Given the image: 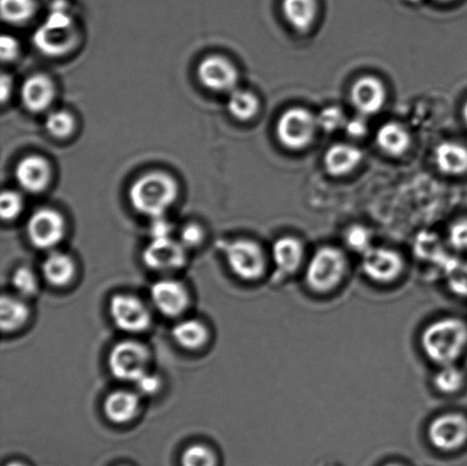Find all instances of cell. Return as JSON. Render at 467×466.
I'll return each instance as SVG.
<instances>
[{
    "mask_svg": "<svg viewBox=\"0 0 467 466\" xmlns=\"http://www.w3.org/2000/svg\"><path fill=\"white\" fill-rule=\"evenodd\" d=\"M421 345L439 366L456 364L467 347V324L456 317L437 319L422 332Z\"/></svg>",
    "mask_w": 467,
    "mask_h": 466,
    "instance_id": "cell-1",
    "label": "cell"
},
{
    "mask_svg": "<svg viewBox=\"0 0 467 466\" xmlns=\"http://www.w3.org/2000/svg\"><path fill=\"white\" fill-rule=\"evenodd\" d=\"M178 184L167 172H148L133 181L129 189V199L140 214L158 218L175 203Z\"/></svg>",
    "mask_w": 467,
    "mask_h": 466,
    "instance_id": "cell-2",
    "label": "cell"
},
{
    "mask_svg": "<svg viewBox=\"0 0 467 466\" xmlns=\"http://www.w3.org/2000/svg\"><path fill=\"white\" fill-rule=\"evenodd\" d=\"M348 270V257L341 248L331 246L320 248L306 265V286L319 295H327L344 283Z\"/></svg>",
    "mask_w": 467,
    "mask_h": 466,
    "instance_id": "cell-3",
    "label": "cell"
},
{
    "mask_svg": "<svg viewBox=\"0 0 467 466\" xmlns=\"http://www.w3.org/2000/svg\"><path fill=\"white\" fill-rule=\"evenodd\" d=\"M77 33L68 11H51L47 20L35 31L34 43L48 56H61L73 50Z\"/></svg>",
    "mask_w": 467,
    "mask_h": 466,
    "instance_id": "cell-4",
    "label": "cell"
},
{
    "mask_svg": "<svg viewBox=\"0 0 467 466\" xmlns=\"http://www.w3.org/2000/svg\"><path fill=\"white\" fill-rule=\"evenodd\" d=\"M317 130V117L304 108L287 110L276 124V135L280 144L295 150L313 143Z\"/></svg>",
    "mask_w": 467,
    "mask_h": 466,
    "instance_id": "cell-5",
    "label": "cell"
},
{
    "mask_svg": "<svg viewBox=\"0 0 467 466\" xmlns=\"http://www.w3.org/2000/svg\"><path fill=\"white\" fill-rule=\"evenodd\" d=\"M227 261L231 270L244 281H258L268 268L264 248L251 239H238L227 248Z\"/></svg>",
    "mask_w": 467,
    "mask_h": 466,
    "instance_id": "cell-6",
    "label": "cell"
},
{
    "mask_svg": "<svg viewBox=\"0 0 467 466\" xmlns=\"http://www.w3.org/2000/svg\"><path fill=\"white\" fill-rule=\"evenodd\" d=\"M150 354L145 345L136 341H122L110 354L109 365L114 377L135 383L148 368Z\"/></svg>",
    "mask_w": 467,
    "mask_h": 466,
    "instance_id": "cell-7",
    "label": "cell"
},
{
    "mask_svg": "<svg viewBox=\"0 0 467 466\" xmlns=\"http://www.w3.org/2000/svg\"><path fill=\"white\" fill-rule=\"evenodd\" d=\"M363 270L373 282L391 284L402 277L404 261L393 248L373 247L363 255Z\"/></svg>",
    "mask_w": 467,
    "mask_h": 466,
    "instance_id": "cell-8",
    "label": "cell"
},
{
    "mask_svg": "<svg viewBox=\"0 0 467 466\" xmlns=\"http://www.w3.org/2000/svg\"><path fill=\"white\" fill-rule=\"evenodd\" d=\"M430 442L440 451H456L467 442V417L461 413H446L429 425Z\"/></svg>",
    "mask_w": 467,
    "mask_h": 466,
    "instance_id": "cell-9",
    "label": "cell"
},
{
    "mask_svg": "<svg viewBox=\"0 0 467 466\" xmlns=\"http://www.w3.org/2000/svg\"><path fill=\"white\" fill-rule=\"evenodd\" d=\"M65 221L63 217L50 208L39 209L28 221V235L35 248H54L63 239Z\"/></svg>",
    "mask_w": 467,
    "mask_h": 466,
    "instance_id": "cell-10",
    "label": "cell"
},
{
    "mask_svg": "<svg viewBox=\"0 0 467 466\" xmlns=\"http://www.w3.org/2000/svg\"><path fill=\"white\" fill-rule=\"evenodd\" d=\"M110 315L115 325L128 333L144 332L151 324L149 309L133 296H114L110 303Z\"/></svg>",
    "mask_w": 467,
    "mask_h": 466,
    "instance_id": "cell-11",
    "label": "cell"
},
{
    "mask_svg": "<svg viewBox=\"0 0 467 466\" xmlns=\"http://www.w3.org/2000/svg\"><path fill=\"white\" fill-rule=\"evenodd\" d=\"M143 260L157 272H171L185 265L186 248L171 238H153L144 250Z\"/></svg>",
    "mask_w": 467,
    "mask_h": 466,
    "instance_id": "cell-12",
    "label": "cell"
},
{
    "mask_svg": "<svg viewBox=\"0 0 467 466\" xmlns=\"http://www.w3.org/2000/svg\"><path fill=\"white\" fill-rule=\"evenodd\" d=\"M198 77L204 87L212 92H231L237 88L238 73L237 68L224 56L206 57L198 68Z\"/></svg>",
    "mask_w": 467,
    "mask_h": 466,
    "instance_id": "cell-13",
    "label": "cell"
},
{
    "mask_svg": "<svg viewBox=\"0 0 467 466\" xmlns=\"http://www.w3.org/2000/svg\"><path fill=\"white\" fill-rule=\"evenodd\" d=\"M385 97L384 84L372 75L359 78L350 91L351 103L365 117L379 112L384 108Z\"/></svg>",
    "mask_w": 467,
    "mask_h": 466,
    "instance_id": "cell-14",
    "label": "cell"
},
{
    "mask_svg": "<svg viewBox=\"0 0 467 466\" xmlns=\"http://www.w3.org/2000/svg\"><path fill=\"white\" fill-rule=\"evenodd\" d=\"M51 177L50 163L40 155H29L22 159L15 168L17 183L29 193L43 192L50 184Z\"/></svg>",
    "mask_w": 467,
    "mask_h": 466,
    "instance_id": "cell-15",
    "label": "cell"
},
{
    "mask_svg": "<svg viewBox=\"0 0 467 466\" xmlns=\"http://www.w3.org/2000/svg\"><path fill=\"white\" fill-rule=\"evenodd\" d=\"M151 298L160 313L169 317L180 315L189 305V295L180 282L173 279H162L153 284Z\"/></svg>",
    "mask_w": 467,
    "mask_h": 466,
    "instance_id": "cell-16",
    "label": "cell"
},
{
    "mask_svg": "<svg viewBox=\"0 0 467 466\" xmlns=\"http://www.w3.org/2000/svg\"><path fill=\"white\" fill-rule=\"evenodd\" d=\"M55 86L47 75L34 74L25 80L21 88V100L30 112L46 111L55 99Z\"/></svg>",
    "mask_w": 467,
    "mask_h": 466,
    "instance_id": "cell-17",
    "label": "cell"
},
{
    "mask_svg": "<svg viewBox=\"0 0 467 466\" xmlns=\"http://www.w3.org/2000/svg\"><path fill=\"white\" fill-rule=\"evenodd\" d=\"M306 259V248L299 238H280L273 246V260L277 272L291 277L302 267Z\"/></svg>",
    "mask_w": 467,
    "mask_h": 466,
    "instance_id": "cell-18",
    "label": "cell"
},
{
    "mask_svg": "<svg viewBox=\"0 0 467 466\" xmlns=\"http://www.w3.org/2000/svg\"><path fill=\"white\" fill-rule=\"evenodd\" d=\"M362 150L354 145L339 143L332 145L325 153L324 164L332 176L350 174L363 161Z\"/></svg>",
    "mask_w": 467,
    "mask_h": 466,
    "instance_id": "cell-19",
    "label": "cell"
},
{
    "mask_svg": "<svg viewBox=\"0 0 467 466\" xmlns=\"http://www.w3.org/2000/svg\"><path fill=\"white\" fill-rule=\"evenodd\" d=\"M434 161L444 175L460 176L467 172V148L457 141H446L434 150Z\"/></svg>",
    "mask_w": 467,
    "mask_h": 466,
    "instance_id": "cell-20",
    "label": "cell"
},
{
    "mask_svg": "<svg viewBox=\"0 0 467 466\" xmlns=\"http://www.w3.org/2000/svg\"><path fill=\"white\" fill-rule=\"evenodd\" d=\"M140 406L138 393L128 392V390H117L106 397L104 413L110 421L122 424L135 419Z\"/></svg>",
    "mask_w": 467,
    "mask_h": 466,
    "instance_id": "cell-21",
    "label": "cell"
},
{
    "mask_svg": "<svg viewBox=\"0 0 467 466\" xmlns=\"http://www.w3.org/2000/svg\"><path fill=\"white\" fill-rule=\"evenodd\" d=\"M376 143L385 154L400 157L407 152L412 139L406 127L398 122H386L376 134Z\"/></svg>",
    "mask_w": 467,
    "mask_h": 466,
    "instance_id": "cell-22",
    "label": "cell"
},
{
    "mask_svg": "<svg viewBox=\"0 0 467 466\" xmlns=\"http://www.w3.org/2000/svg\"><path fill=\"white\" fill-rule=\"evenodd\" d=\"M283 13L293 28L305 33L317 17V0H283Z\"/></svg>",
    "mask_w": 467,
    "mask_h": 466,
    "instance_id": "cell-23",
    "label": "cell"
},
{
    "mask_svg": "<svg viewBox=\"0 0 467 466\" xmlns=\"http://www.w3.org/2000/svg\"><path fill=\"white\" fill-rule=\"evenodd\" d=\"M42 270L44 279L52 286H64L73 281L75 266L70 256L53 252L44 259Z\"/></svg>",
    "mask_w": 467,
    "mask_h": 466,
    "instance_id": "cell-24",
    "label": "cell"
},
{
    "mask_svg": "<svg viewBox=\"0 0 467 466\" xmlns=\"http://www.w3.org/2000/svg\"><path fill=\"white\" fill-rule=\"evenodd\" d=\"M29 317V308L24 301L15 296H4L0 301V326L4 332H12L24 325Z\"/></svg>",
    "mask_w": 467,
    "mask_h": 466,
    "instance_id": "cell-25",
    "label": "cell"
},
{
    "mask_svg": "<svg viewBox=\"0 0 467 466\" xmlns=\"http://www.w3.org/2000/svg\"><path fill=\"white\" fill-rule=\"evenodd\" d=\"M173 339L178 345L186 349L202 347L208 340L206 326L198 319H185L172 328Z\"/></svg>",
    "mask_w": 467,
    "mask_h": 466,
    "instance_id": "cell-26",
    "label": "cell"
},
{
    "mask_svg": "<svg viewBox=\"0 0 467 466\" xmlns=\"http://www.w3.org/2000/svg\"><path fill=\"white\" fill-rule=\"evenodd\" d=\"M227 108L229 113L239 121H248L256 117L259 111V100L250 91L235 88L229 92V99L227 102Z\"/></svg>",
    "mask_w": 467,
    "mask_h": 466,
    "instance_id": "cell-27",
    "label": "cell"
},
{
    "mask_svg": "<svg viewBox=\"0 0 467 466\" xmlns=\"http://www.w3.org/2000/svg\"><path fill=\"white\" fill-rule=\"evenodd\" d=\"M433 384L439 393L455 394L465 385V374L456 364L440 366L433 377Z\"/></svg>",
    "mask_w": 467,
    "mask_h": 466,
    "instance_id": "cell-28",
    "label": "cell"
},
{
    "mask_svg": "<svg viewBox=\"0 0 467 466\" xmlns=\"http://www.w3.org/2000/svg\"><path fill=\"white\" fill-rule=\"evenodd\" d=\"M3 20L11 24H22L37 12V0H2Z\"/></svg>",
    "mask_w": 467,
    "mask_h": 466,
    "instance_id": "cell-29",
    "label": "cell"
},
{
    "mask_svg": "<svg viewBox=\"0 0 467 466\" xmlns=\"http://www.w3.org/2000/svg\"><path fill=\"white\" fill-rule=\"evenodd\" d=\"M443 269L451 291L455 293L456 296L467 298V261L448 259Z\"/></svg>",
    "mask_w": 467,
    "mask_h": 466,
    "instance_id": "cell-30",
    "label": "cell"
},
{
    "mask_svg": "<svg viewBox=\"0 0 467 466\" xmlns=\"http://www.w3.org/2000/svg\"><path fill=\"white\" fill-rule=\"evenodd\" d=\"M44 127L55 139H66L74 131L75 120L68 111H54L48 115Z\"/></svg>",
    "mask_w": 467,
    "mask_h": 466,
    "instance_id": "cell-31",
    "label": "cell"
},
{
    "mask_svg": "<svg viewBox=\"0 0 467 466\" xmlns=\"http://www.w3.org/2000/svg\"><path fill=\"white\" fill-rule=\"evenodd\" d=\"M345 239L351 250L362 255L373 248L371 230L362 225H354L346 229Z\"/></svg>",
    "mask_w": 467,
    "mask_h": 466,
    "instance_id": "cell-32",
    "label": "cell"
},
{
    "mask_svg": "<svg viewBox=\"0 0 467 466\" xmlns=\"http://www.w3.org/2000/svg\"><path fill=\"white\" fill-rule=\"evenodd\" d=\"M345 122L344 111L337 106H327L317 115L318 128L325 132L339 131L341 128H345Z\"/></svg>",
    "mask_w": 467,
    "mask_h": 466,
    "instance_id": "cell-33",
    "label": "cell"
},
{
    "mask_svg": "<svg viewBox=\"0 0 467 466\" xmlns=\"http://www.w3.org/2000/svg\"><path fill=\"white\" fill-rule=\"evenodd\" d=\"M182 466H216V459L209 448L193 445L184 451L181 456Z\"/></svg>",
    "mask_w": 467,
    "mask_h": 466,
    "instance_id": "cell-34",
    "label": "cell"
},
{
    "mask_svg": "<svg viewBox=\"0 0 467 466\" xmlns=\"http://www.w3.org/2000/svg\"><path fill=\"white\" fill-rule=\"evenodd\" d=\"M12 284L15 290L22 296H31L38 290V281L29 268L21 267L13 274Z\"/></svg>",
    "mask_w": 467,
    "mask_h": 466,
    "instance_id": "cell-35",
    "label": "cell"
},
{
    "mask_svg": "<svg viewBox=\"0 0 467 466\" xmlns=\"http://www.w3.org/2000/svg\"><path fill=\"white\" fill-rule=\"evenodd\" d=\"M24 199L16 190L6 189L0 199V215L4 220H13L21 214Z\"/></svg>",
    "mask_w": 467,
    "mask_h": 466,
    "instance_id": "cell-36",
    "label": "cell"
},
{
    "mask_svg": "<svg viewBox=\"0 0 467 466\" xmlns=\"http://www.w3.org/2000/svg\"><path fill=\"white\" fill-rule=\"evenodd\" d=\"M448 242L458 251H467V218L457 220L451 226Z\"/></svg>",
    "mask_w": 467,
    "mask_h": 466,
    "instance_id": "cell-37",
    "label": "cell"
},
{
    "mask_svg": "<svg viewBox=\"0 0 467 466\" xmlns=\"http://www.w3.org/2000/svg\"><path fill=\"white\" fill-rule=\"evenodd\" d=\"M133 383L136 384L137 393L144 394V396H152L157 393L161 385L159 377L149 372H145L143 375L138 377Z\"/></svg>",
    "mask_w": 467,
    "mask_h": 466,
    "instance_id": "cell-38",
    "label": "cell"
},
{
    "mask_svg": "<svg viewBox=\"0 0 467 466\" xmlns=\"http://www.w3.org/2000/svg\"><path fill=\"white\" fill-rule=\"evenodd\" d=\"M20 54V44L10 34L2 35L0 39V55L4 62H12Z\"/></svg>",
    "mask_w": 467,
    "mask_h": 466,
    "instance_id": "cell-39",
    "label": "cell"
},
{
    "mask_svg": "<svg viewBox=\"0 0 467 466\" xmlns=\"http://www.w3.org/2000/svg\"><path fill=\"white\" fill-rule=\"evenodd\" d=\"M203 232L197 225H189L181 230L180 243L186 248L198 247L202 242Z\"/></svg>",
    "mask_w": 467,
    "mask_h": 466,
    "instance_id": "cell-40",
    "label": "cell"
},
{
    "mask_svg": "<svg viewBox=\"0 0 467 466\" xmlns=\"http://www.w3.org/2000/svg\"><path fill=\"white\" fill-rule=\"evenodd\" d=\"M363 117H354L346 119L345 130L346 134L353 137V139H363L366 136L368 131V124L366 119Z\"/></svg>",
    "mask_w": 467,
    "mask_h": 466,
    "instance_id": "cell-41",
    "label": "cell"
},
{
    "mask_svg": "<svg viewBox=\"0 0 467 466\" xmlns=\"http://www.w3.org/2000/svg\"><path fill=\"white\" fill-rule=\"evenodd\" d=\"M152 235L153 238H170V225L166 220L161 219V217L154 218Z\"/></svg>",
    "mask_w": 467,
    "mask_h": 466,
    "instance_id": "cell-42",
    "label": "cell"
},
{
    "mask_svg": "<svg viewBox=\"0 0 467 466\" xmlns=\"http://www.w3.org/2000/svg\"><path fill=\"white\" fill-rule=\"evenodd\" d=\"M12 91V79L7 74L2 75V102L5 103L8 97L11 95Z\"/></svg>",
    "mask_w": 467,
    "mask_h": 466,
    "instance_id": "cell-43",
    "label": "cell"
},
{
    "mask_svg": "<svg viewBox=\"0 0 467 466\" xmlns=\"http://www.w3.org/2000/svg\"><path fill=\"white\" fill-rule=\"evenodd\" d=\"M51 11H68V3L66 0H44Z\"/></svg>",
    "mask_w": 467,
    "mask_h": 466,
    "instance_id": "cell-44",
    "label": "cell"
},
{
    "mask_svg": "<svg viewBox=\"0 0 467 466\" xmlns=\"http://www.w3.org/2000/svg\"><path fill=\"white\" fill-rule=\"evenodd\" d=\"M462 117H464V121L467 124V102H466V104L464 105V109H462Z\"/></svg>",
    "mask_w": 467,
    "mask_h": 466,
    "instance_id": "cell-45",
    "label": "cell"
},
{
    "mask_svg": "<svg viewBox=\"0 0 467 466\" xmlns=\"http://www.w3.org/2000/svg\"><path fill=\"white\" fill-rule=\"evenodd\" d=\"M6 466H25V465L21 464V463H16V461H15V463H10V464H8Z\"/></svg>",
    "mask_w": 467,
    "mask_h": 466,
    "instance_id": "cell-46",
    "label": "cell"
},
{
    "mask_svg": "<svg viewBox=\"0 0 467 466\" xmlns=\"http://www.w3.org/2000/svg\"><path fill=\"white\" fill-rule=\"evenodd\" d=\"M385 466H402V465H398V464H388V465H385Z\"/></svg>",
    "mask_w": 467,
    "mask_h": 466,
    "instance_id": "cell-47",
    "label": "cell"
},
{
    "mask_svg": "<svg viewBox=\"0 0 467 466\" xmlns=\"http://www.w3.org/2000/svg\"><path fill=\"white\" fill-rule=\"evenodd\" d=\"M440 2H452V0H440Z\"/></svg>",
    "mask_w": 467,
    "mask_h": 466,
    "instance_id": "cell-48",
    "label": "cell"
}]
</instances>
